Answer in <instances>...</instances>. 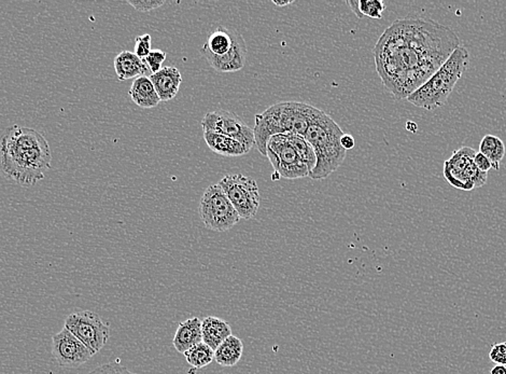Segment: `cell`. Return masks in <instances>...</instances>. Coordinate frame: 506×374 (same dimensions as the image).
I'll list each match as a JSON object with an SVG mask.
<instances>
[{
  "mask_svg": "<svg viewBox=\"0 0 506 374\" xmlns=\"http://www.w3.org/2000/svg\"><path fill=\"white\" fill-rule=\"evenodd\" d=\"M451 27L419 16L398 18L375 45V65L386 90L397 101L429 80L460 45Z\"/></svg>",
  "mask_w": 506,
  "mask_h": 374,
  "instance_id": "6da1fadb",
  "label": "cell"
},
{
  "mask_svg": "<svg viewBox=\"0 0 506 374\" xmlns=\"http://www.w3.org/2000/svg\"><path fill=\"white\" fill-rule=\"evenodd\" d=\"M49 143L34 128L13 126L0 139V168L9 180L32 187L51 168Z\"/></svg>",
  "mask_w": 506,
  "mask_h": 374,
  "instance_id": "7a4b0ae2",
  "label": "cell"
},
{
  "mask_svg": "<svg viewBox=\"0 0 506 374\" xmlns=\"http://www.w3.org/2000/svg\"><path fill=\"white\" fill-rule=\"evenodd\" d=\"M316 108L298 101H281L257 114L253 134L259 153L266 155L267 141L275 135L296 134L304 137Z\"/></svg>",
  "mask_w": 506,
  "mask_h": 374,
  "instance_id": "3957f363",
  "label": "cell"
},
{
  "mask_svg": "<svg viewBox=\"0 0 506 374\" xmlns=\"http://www.w3.org/2000/svg\"><path fill=\"white\" fill-rule=\"evenodd\" d=\"M345 133L327 112L316 108L307 128L305 139L310 143L316 155V165L308 177L313 180H327L343 164L347 151L342 147Z\"/></svg>",
  "mask_w": 506,
  "mask_h": 374,
  "instance_id": "277c9868",
  "label": "cell"
},
{
  "mask_svg": "<svg viewBox=\"0 0 506 374\" xmlns=\"http://www.w3.org/2000/svg\"><path fill=\"white\" fill-rule=\"evenodd\" d=\"M468 62L470 53L468 49L460 45L427 82L407 97V101L416 107L429 111L445 105L468 68Z\"/></svg>",
  "mask_w": 506,
  "mask_h": 374,
  "instance_id": "5b68a950",
  "label": "cell"
},
{
  "mask_svg": "<svg viewBox=\"0 0 506 374\" xmlns=\"http://www.w3.org/2000/svg\"><path fill=\"white\" fill-rule=\"evenodd\" d=\"M198 213L205 226L215 232L229 231L240 220V215L219 184L211 185L204 191Z\"/></svg>",
  "mask_w": 506,
  "mask_h": 374,
  "instance_id": "8992f818",
  "label": "cell"
},
{
  "mask_svg": "<svg viewBox=\"0 0 506 374\" xmlns=\"http://www.w3.org/2000/svg\"><path fill=\"white\" fill-rule=\"evenodd\" d=\"M476 151L470 147H461L444 163V177L454 188L472 191L487 182L488 172L478 170L474 164Z\"/></svg>",
  "mask_w": 506,
  "mask_h": 374,
  "instance_id": "52a82bcc",
  "label": "cell"
},
{
  "mask_svg": "<svg viewBox=\"0 0 506 374\" xmlns=\"http://www.w3.org/2000/svg\"><path fill=\"white\" fill-rule=\"evenodd\" d=\"M64 328L80 340L93 355L101 352L110 338V327L99 314L78 309L67 316Z\"/></svg>",
  "mask_w": 506,
  "mask_h": 374,
  "instance_id": "ba28073f",
  "label": "cell"
},
{
  "mask_svg": "<svg viewBox=\"0 0 506 374\" xmlns=\"http://www.w3.org/2000/svg\"><path fill=\"white\" fill-rule=\"evenodd\" d=\"M218 184L231 201L240 219L256 217L261 204L260 190L257 182L242 174H231L222 178Z\"/></svg>",
  "mask_w": 506,
  "mask_h": 374,
  "instance_id": "9c48e42d",
  "label": "cell"
},
{
  "mask_svg": "<svg viewBox=\"0 0 506 374\" xmlns=\"http://www.w3.org/2000/svg\"><path fill=\"white\" fill-rule=\"evenodd\" d=\"M266 157L279 177L294 180L308 177L309 170L286 135H275L267 141Z\"/></svg>",
  "mask_w": 506,
  "mask_h": 374,
  "instance_id": "30bf717a",
  "label": "cell"
},
{
  "mask_svg": "<svg viewBox=\"0 0 506 374\" xmlns=\"http://www.w3.org/2000/svg\"><path fill=\"white\" fill-rule=\"evenodd\" d=\"M204 132H215L240 141L249 151L256 147L253 128L234 112L217 109L207 112L202 121Z\"/></svg>",
  "mask_w": 506,
  "mask_h": 374,
  "instance_id": "8fae6325",
  "label": "cell"
},
{
  "mask_svg": "<svg viewBox=\"0 0 506 374\" xmlns=\"http://www.w3.org/2000/svg\"><path fill=\"white\" fill-rule=\"evenodd\" d=\"M52 356L60 367L78 368L88 363L94 355L72 332L64 328L52 336Z\"/></svg>",
  "mask_w": 506,
  "mask_h": 374,
  "instance_id": "7c38bea8",
  "label": "cell"
},
{
  "mask_svg": "<svg viewBox=\"0 0 506 374\" xmlns=\"http://www.w3.org/2000/svg\"><path fill=\"white\" fill-rule=\"evenodd\" d=\"M240 32L234 28L218 26L208 35L206 43L201 49V53L207 61L222 59L233 49Z\"/></svg>",
  "mask_w": 506,
  "mask_h": 374,
  "instance_id": "4fadbf2b",
  "label": "cell"
},
{
  "mask_svg": "<svg viewBox=\"0 0 506 374\" xmlns=\"http://www.w3.org/2000/svg\"><path fill=\"white\" fill-rule=\"evenodd\" d=\"M149 78L152 81L161 101L175 99L182 83L181 72L174 66H163L161 70L151 75Z\"/></svg>",
  "mask_w": 506,
  "mask_h": 374,
  "instance_id": "5bb4252c",
  "label": "cell"
},
{
  "mask_svg": "<svg viewBox=\"0 0 506 374\" xmlns=\"http://www.w3.org/2000/svg\"><path fill=\"white\" fill-rule=\"evenodd\" d=\"M202 342V319L193 317L179 323L173 340L174 348L178 352L184 354L194 345Z\"/></svg>",
  "mask_w": 506,
  "mask_h": 374,
  "instance_id": "9a60e30c",
  "label": "cell"
},
{
  "mask_svg": "<svg viewBox=\"0 0 506 374\" xmlns=\"http://www.w3.org/2000/svg\"><path fill=\"white\" fill-rule=\"evenodd\" d=\"M115 70L121 81L138 77H150L152 75L144 60L139 59L134 52L130 51L121 52L116 56Z\"/></svg>",
  "mask_w": 506,
  "mask_h": 374,
  "instance_id": "2e32d148",
  "label": "cell"
},
{
  "mask_svg": "<svg viewBox=\"0 0 506 374\" xmlns=\"http://www.w3.org/2000/svg\"><path fill=\"white\" fill-rule=\"evenodd\" d=\"M247 45L242 35L238 34L233 49L222 59L209 60L208 64L219 72H236L246 65Z\"/></svg>",
  "mask_w": 506,
  "mask_h": 374,
  "instance_id": "e0dca14e",
  "label": "cell"
},
{
  "mask_svg": "<svg viewBox=\"0 0 506 374\" xmlns=\"http://www.w3.org/2000/svg\"><path fill=\"white\" fill-rule=\"evenodd\" d=\"M203 342L213 351L232 336V328L224 319L215 316H207L202 319Z\"/></svg>",
  "mask_w": 506,
  "mask_h": 374,
  "instance_id": "ac0fdd59",
  "label": "cell"
},
{
  "mask_svg": "<svg viewBox=\"0 0 506 374\" xmlns=\"http://www.w3.org/2000/svg\"><path fill=\"white\" fill-rule=\"evenodd\" d=\"M128 95L138 107L145 109L157 107L161 103L154 85L149 77H138L135 79L130 85Z\"/></svg>",
  "mask_w": 506,
  "mask_h": 374,
  "instance_id": "d6986e66",
  "label": "cell"
},
{
  "mask_svg": "<svg viewBox=\"0 0 506 374\" xmlns=\"http://www.w3.org/2000/svg\"><path fill=\"white\" fill-rule=\"evenodd\" d=\"M207 146L217 155L224 157H240L249 153L240 141L215 132H204Z\"/></svg>",
  "mask_w": 506,
  "mask_h": 374,
  "instance_id": "ffe728a7",
  "label": "cell"
},
{
  "mask_svg": "<svg viewBox=\"0 0 506 374\" xmlns=\"http://www.w3.org/2000/svg\"><path fill=\"white\" fill-rule=\"evenodd\" d=\"M242 354L244 343L232 334L215 351V361L222 367H234L240 363Z\"/></svg>",
  "mask_w": 506,
  "mask_h": 374,
  "instance_id": "44dd1931",
  "label": "cell"
},
{
  "mask_svg": "<svg viewBox=\"0 0 506 374\" xmlns=\"http://www.w3.org/2000/svg\"><path fill=\"white\" fill-rule=\"evenodd\" d=\"M480 153L490 160L493 168L499 170L500 163L505 155V145L499 137L495 135H486L480 141Z\"/></svg>",
  "mask_w": 506,
  "mask_h": 374,
  "instance_id": "7402d4cb",
  "label": "cell"
},
{
  "mask_svg": "<svg viewBox=\"0 0 506 374\" xmlns=\"http://www.w3.org/2000/svg\"><path fill=\"white\" fill-rule=\"evenodd\" d=\"M186 363L194 369H203L213 363L215 359V351L209 348L204 342L194 345L190 350L184 353Z\"/></svg>",
  "mask_w": 506,
  "mask_h": 374,
  "instance_id": "603a6c76",
  "label": "cell"
},
{
  "mask_svg": "<svg viewBox=\"0 0 506 374\" xmlns=\"http://www.w3.org/2000/svg\"><path fill=\"white\" fill-rule=\"evenodd\" d=\"M287 136L288 141L291 143L292 147L296 149L298 155H300L302 161L306 164L309 172L314 170L316 165V155H315L314 149L310 146V143L305 139V137L300 136L296 134H285ZM310 174V172H309Z\"/></svg>",
  "mask_w": 506,
  "mask_h": 374,
  "instance_id": "cb8c5ba5",
  "label": "cell"
},
{
  "mask_svg": "<svg viewBox=\"0 0 506 374\" xmlns=\"http://www.w3.org/2000/svg\"><path fill=\"white\" fill-rule=\"evenodd\" d=\"M359 10L363 18H381L386 5L381 0H359Z\"/></svg>",
  "mask_w": 506,
  "mask_h": 374,
  "instance_id": "d4e9b609",
  "label": "cell"
},
{
  "mask_svg": "<svg viewBox=\"0 0 506 374\" xmlns=\"http://www.w3.org/2000/svg\"><path fill=\"white\" fill-rule=\"evenodd\" d=\"M166 53L162 50L155 49L149 53L146 59L144 60L146 65L148 66L149 70L152 74L159 72L163 68V63L166 60Z\"/></svg>",
  "mask_w": 506,
  "mask_h": 374,
  "instance_id": "484cf974",
  "label": "cell"
},
{
  "mask_svg": "<svg viewBox=\"0 0 506 374\" xmlns=\"http://www.w3.org/2000/svg\"><path fill=\"white\" fill-rule=\"evenodd\" d=\"M151 40H152V38L149 34L142 35V36L136 37V39H135L134 53L138 56L139 59H146L149 53L152 51V49H151Z\"/></svg>",
  "mask_w": 506,
  "mask_h": 374,
  "instance_id": "4316f807",
  "label": "cell"
},
{
  "mask_svg": "<svg viewBox=\"0 0 506 374\" xmlns=\"http://www.w3.org/2000/svg\"><path fill=\"white\" fill-rule=\"evenodd\" d=\"M89 374H138L130 371L128 368L122 365L119 363H108L105 365H99L96 369L93 370Z\"/></svg>",
  "mask_w": 506,
  "mask_h": 374,
  "instance_id": "83f0119b",
  "label": "cell"
},
{
  "mask_svg": "<svg viewBox=\"0 0 506 374\" xmlns=\"http://www.w3.org/2000/svg\"><path fill=\"white\" fill-rule=\"evenodd\" d=\"M128 5L139 12H149L165 5V0H128Z\"/></svg>",
  "mask_w": 506,
  "mask_h": 374,
  "instance_id": "f1b7e54d",
  "label": "cell"
},
{
  "mask_svg": "<svg viewBox=\"0 0 506 374\" xmlns=\"http://www.w3.org/2000/svg\"><path fill=\"white\" fill-rule=\"evenodd\" d=\"M489 358L495 365H506V342L493 344L489 352Z\"/></svg>",
  "mask_w": 506,
  "mask_h": 374,
  "instance_id": "f546056e",
  "label": "cell"
},
{
  "mask_svg": "<svg viewBox=\"0 0 506 374\" xmlns=\"http://www.w3.org/2000/svg\"><path fill=\"white\" fill-rule=\"evenodd\" d=\"M474 161L475 165H476V167L478 168V170H482V172H488L489 170L493 168V163H491L490 160L488 159V158L485 157L483 153H480V151L478 153H476V155H474Z\"/></svg>",
  "mask_w": 506,
  "mask_h": 374,
  "instance_id": "4dcf8cb0",
  "label": "cell"
},
{
  "mask_svg": "<svg viewBox=\"0 0 506 374\" xmlns=\"http://www.w3.org/2000/svg\"><path fill=\"white\" fill-rule=\"evenodd\" d=\"M341 145L346 151L352 150L354 148V145H356V141H354V136L350 134H344L341 138Z\"/></svg>",
  "mask_w": 506,
  "mask_h": 374,
  "instance_id": "1f68e13d",
  "label": "cell"
},
{
  "mask_svg": "<svg viewBox=\"0 0 506 374\" xmlns=\"http://www.w3.org/2000/svg\"><path fill=\"white\" fill-rule=\"evenodd\" d=\"M347 5L349 6L352 11L356 14V18H363L362 14L360 13V10H359V0H348Z\"/></svg>",
  "mask_w": 506,
  "mask_h": 374,
  "instance_id": "d6a6232c",
  "label": "cell"
},
{
  "mask_svg": "<svg viewBox=\"0 0 506 374\" xmlns=\"http://www.w3.org/2000/svg\"><path fill=\"white\" fill-rule=\"evenodd\" d=\"M490 374H506V365H495L491 369Z\"/></svg>",
  "mask_w": 506,
  "mask_h": 374,
  "instance_id": "836d02e7",
  "label": "cell"
},
{
  "mask_svg": "<svg viewBox=\"0 0 506 374\" xmlns=\"http://www.w3.org/2000/svg\"><path fill=\"white\" fill-rule=\"evenodd\" d=\"M271 3L274 4V5L277 6V7H287V6L292 5V4H294L293 0H290V1H276V0H273Z\"/></svg>",
  "mask_w": 506,
  "mask_h": 374,
  "instance_id": "e575fe53",
  "label": "cell"
},
{
  "mask_svg": "<svg viewBox=\"0 0 506 374\" xmlns=\"http://www.w3.org/2000/svg\"><path fill=\"white\" fill-rule=\"evenodd\" d=\"M406 128H407V131H410V132L416 133L417 130H418V126H417L415 122L408 121L407 123H406Z\"/></svg>",
  "mask_w": 506,
  "mask_h": 374,
  "instance_id": "d590c367",
  "label": "cell"
}]
</instances>
